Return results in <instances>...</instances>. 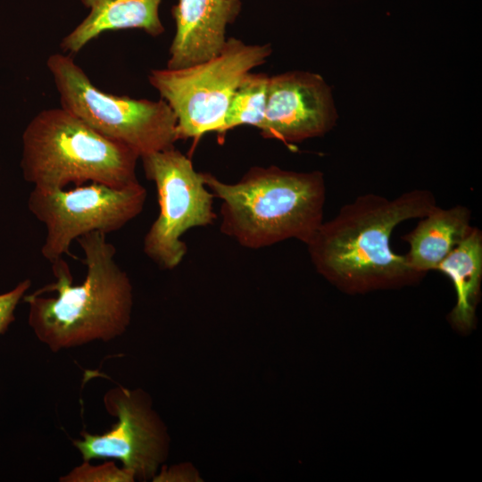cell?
Masks as SVG:
<instances>
[{
	"label": "cell",
	"instance_id": "obj_1",
	"mask_svg": "<svg viewBox=\"0 0 482 482\" xmlns=\"http://www.w3.org/2000/svg\"><path fill=\"white\" fill-rule=\"evenodd\" d=\"M436 206L435 195L427 189L405 191L393 199L373 193L359 195L323 221L306 244L311 262L348 294L414 284L425 275L393 251L391 235L402 222L422 218Z\"/></svg>",
	"mask_w": 482,
	"mask_h": 482
},
{
	"label": "cell",
	"instance_id": "obj_3",
	"mask_svg": "<svg viewBox=\"0 0 482 482\" xmlns=\"http://www.w3.org/2000/svg\"><path fill=\"white\" fill-rule=\"evenodd\" d=\"M203 177L221 200L220 232L243 247L260 249L287 239L306 245L324 221L326 185L319 170L253 166L235 183L209 172Z\"/></svg>",
	"mask_w": 482,
	"mask_h": 482
},
{
	"label": "cell",
	"instance_id": "obj_5",
	"mask_svg": "<svg viewBox=\"0 0 482 482\" xmlns=\"http://www.w3.org/2000/svg\"><path fill=\"white\" fill-rule=\"evenodd\" d=\"M46 66L61 107L98 133L129 146L139 157L175 146L177 119L164 100L104 92L63 53L51 54Z\"/></svg>",
	"mask_w": 482,
	"mask_h": 482
},
{
	"label": "cell",
	"instance_id": "obj_13",
	"mask_svg": "<svg viewBox=\"0 0 482 482\" xmlns=\"http://www.w3.org/2000/svg\"><path fill=\"white\" fill-rule=\"evenodd\" d=\"M416 227L402 238L409 244L405 258L410 266L426 275L436 270L439 263L467 236L471 212L461 204L451 208L436 206Z\"/></svg>",
	"mask_w": 482,
	"mask_h": 482
},
{
	"label": "cell",
	"instance_id": "obj_14",
	"mask_svg": "<svg viewBox=\"0 0 482 482\" xmlns=\"http://www.w3.org/2000/svg\"><path fill=\"white\" fill-rule=\"evenodd\" d=\"M436 270L452 280L456 292L457 301L450 312V322L458 330H470L475 323L482 279L481 230L472 227Z\"/></svg>",
	"mask_w": 482,
	"mask_h": 482
},
{
	"label": "cell",
	"instance_id": "obj_8",
	"mask_svg": "<svg viewBox=\"0 0 482 482\" xmlns=\"http://www.w3.org/2000/svg\"><path fill=\"white\" fill-rule=\"evenodd\" d=\"M145 178L155 185L159 214L144 238L145 255L160 268L172 270L185 257L182 235L192 228L214 223L213 194L203 172L175 146L140 157Z\"/></svg>",
	"mask_w": 482,
	"mask_h": 482
},
{
	"label": "cell",
	"instance_id": "obj_15",
	"mask_svg": "<svg viewBox=\"0 0 482 482\" xmlns=\"http://www.w3.org/2000/svg\"><path fill=\"white\" fill-rule=\"evenodd\" d=\"M270 76L262 72H248L236 88L219 135L238 126L259 128L263 120Z\"/></svg>",
	"mask_w": 482,
	"mask_h": 482
},
{
	"label": "cell",
	"instance_id": "obj_2",
	"mask_svg": "<svg viewBox=\"0 0 482 482\" xmlns=\"http://www.w3.org/2000/svg\"><path fill=\"white\" fill-rule=\"evenodd\" d=\"M76 241L87 268L83 282L73 284L69 264L60 258L52 262L55 281L22 298L34 335L54 353L109 342L121 336L131 320L133 287L107 235L91 232Z\"/></svg>",
	"mask_w": 482,
	"mask_h": 482
},
{
	"label": "cell",
	"instance_id": "obj_17",
	"mask_svg": "<svg viewBox=\"0 0 482 482\" xmlns=\"http://www.w3.org/2000/svg\"><path fill=\"white\" fill-rule=\"evenodd\" d=\"M31 286L29 279L20 282L13 289L0 294V335L4 334L14 320V311Z\"/></svg>",
	"mask_w": 482,
	"mask_h": 482
},
{
	"label": "cell",
	"instance_id": "obj_12",
	"mask_svg": "<svg viewBox=\"0 0 482 482\" xmlns=\"http://www.w3.org/2000/svg\"><path fill=\"white\" fill-rule=\"evenodd\" d=\"M162 0H81L88 15L61 41L63 54L75 55L104 32L138 29L152 37L164 27L159 17Z\"/></svg>",
	"mask_w": 482,
	"mask_h": 482
},
{
	"label": "cell",
	"instance_id": "obj_16",
	"mask_svg": "<svg viewBox=\"0 0 482 482\" xmlns=\"http://www.w3.org/2000/svg\"><path fill=\"white\" fill-rule=\"evenodd\" d=\"M60 482H132L134 474L124 467H118L113 461L93 465L89 461L73 468L60 477Z\"/></svg>",
	"mask_w": 482,
	"mask_h": 482
},
{
	"label": "cell",
	"instance_id": "obj_7",
	"mask_svg": "<svg viewBox=\"0 0 482 482\" xmlns=\"http://www.w3.org/2000/svg\"><path fill=\"white\" fill-rule=\"evenodd\" d=\"M146 195L138 181L124 187L97 183L71 189L33 187L28 207L46 228L42 256L51 263L64 254L72 257L71 245L79 237L122 229L142 212Z\"/></svg>",
	"mask_w": 482,
	"mask_h": 482
},
{
	"label": "cell",
	"instance_id": "obj_11",
	"mask_svg": "<svg viewBox=\"0 0 482 482\" xmlns=\"http://www.w3.org/2000/svg\"><path fill=\"white\" fill-rule=\"evenodd\" d=\"M240 10V0H179L171 9L176 30L166 68L183 69L217 56Z\"/></svg>",
	"mask_w": 482,
	"mask_h": 482
},
{
	"label": "cell",
	"instance_id": "obj_9",
	"mask_svg": "<svg viewBox=\"0 0 482 482\" xmlns=\"http://www.w3.org/2000/svg\"><path fill=\"white\" fill-rule=\"evenodd\" d=\"M103 402L117 422L103 434L82 431V438L73 440L83 461L119 460L135 478H153L167 457L169 439L150 398L141 389L117 386L106 391Z\"/></svg>",
	"mask_w": 482,
	"mask_h": 482
},
{
	"label": "cell",
	"instance_id": "obj_4",
	"mask_svg": "<svg viewBox=\"0 0 482 482\" xmlns=\"http://www.w3.org/2000/svg\"><path fill=\"white\" fill-rule=\"evenodd\" d=\"M21 169L34 188L64 189L74 184L124 187L137 180L139 155L98 133L62 108L39 112L23 133Z\"/></svg>",
	"mask_w": 482,
	"mask_h": 482
},
{
	"label": "cell",
	"instance_id": "obj_10",
	"mask_svg": "<svg viewBox=\"0 0 482 482\" xmlns=\"http://www.w3.org/2000/svg\"><path fill=\"white\" fill-rule=\"evenodd\" d=\"M337 119L331 89L320 75L294 71L270 76L265 114L258 128L264 138L300 143L325 135Z\"/></svg>",
	"mask_w": 482,
	"mask_h": 482
},
{
	"label": "cell",
	"instance_id": "obj_6",
	"mask_svg": "<svg viewBox=\"0 0 482 482\" xmlns=\"http://www.w3.org/2000/svg\"><path fill=\"white\" fill-rule=\"evenodd\" d=\"M270 44L248 45L229 37L215 57L183 69H153L148 81L177 119V138H197L224 124L227 109L242 79L271 54Z\"/></svg>",
	"mask_w": 482,
	"mask_h": 482
}]
</instances>
